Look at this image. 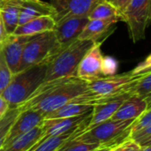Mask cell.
<instances>
[{
  "label": "cell",
  "mask_w": 151,
  "mask_h": 151,
  "mask_svg": "<svg viewBox=\"0 0 151 151\" xmlns=\"http://www.w3.org/2000/svg\"><path fill=\"white\" fill-rule=\"evenodd\" d=\"M88 92V81L77 76L43 81L17 109L19 111H38L43 116Z\"/></svg>",
  "instance_id": "6da1fadb"
},
{
  "label": "cell",
  "mask_w": 151,
  "mask_h": 151,
  "mask_svg": "<svg viewBox=\"0 0 151 151\" xmlns=\"http://www.w3.org/2000/svg\"><path fill=\"white\" fill-rule=\"evenodd\" d=\"M98 42L96 40H75L48 64L44 81L76 76L78 65L85 54Z\"/></svg>",
  "instance_id": "7a4b0ae2"
},
{
  "label": "cell",
  "mask_w": 151,
  "mask_h": 151,
  "mask_svg": "<svg viewBox=\"0 0 151 151\" xmlns=\"http://www.w3.org/2000/svg\"><path fill=\"white\" fill-rule=\"evenodd\" d=\"M47 64H40L14 74L2 93L10 109L17 108L44 81Z\"/></svg>",
  "instance_id": "3957f363"
},
{
  "label": "cell",
  "mask_w": 151,
  "mask_h": 151,
  "mask_svg": "<svg viewBox=\"0 0 151 151\" xmlns=\"http://www.w3.org/2000/svg\"><path fill=\"white\" fill-rule=\"evenodd\" d=\"M134 119L104 121L90 129H85L74 140L86 143H95L102 147H116L127 140L130 134V127Z\"/></svg>",
  "instance_id": "277c9868"
},
{
  "label": "cell",
  "mask_w": 151,
  "mask_h": 151,
  "mask_svg": "<svg viewBox=\"0 0 151 151\" xmlns=\"http://www.w3.org/2000/svg\"><path fill=\"white\" fill-rule=\"evenodd\" d=\"M59 51L53 30L34 35L24 47L19 72L40 64H48Z\"/></svg>",
  "instance_id": "5b68a950"
},
{
  "label": "cell",
  "mask_w": 151,
  "mask_h": 151,
  "mask_svg": "<svg viewBox=\"0 0 151 151\" xmlns=\"http://www.w3.org/2000/svg\"><path fill=\"white\" fill-rule=\"evenodd\" d=\"M145 74H134L130 71L121 74L100 77L88 81V88L91 94L96 96L130 94L133 96V91L136 83Z\"/></svg>",
  "instance_id": "8992f818"
},
{
  "label": "cell",
  "mask_w": 151,
  "mask_h": 151,
  "mask_svg": "<svg viewBox=\"0 0 151 151\" xmlns=\"http://www.w3.org/2000/svg\"><path fill=\"white\" fill-rule=\"evenodd\" d=\"M150 17V0H131L120 13L121 20L127 23L129 36L134 42L145 39Z\"/></svg>",
  "instance_id": "52a82bcc"
},
{
  "label": "cell",
  "mask_w": 151,
  "mask_h": 151,
  "mask_svg": "<svg viewBox=\"0 0 151 151\" xmlns=\"http://www.w3.org/2000/svg\"><path fill=\"white\" fill-rule=\"evenodd\" d=\"M104 0H50L57 22L69 17H88L91 11Z\"/></svg>",
  "instance_id": "ba28073f"
},
{
  "label": "cell",
  "mask_w": 151,
  "mask_h": 151,
  "mask_svg": "<svg viewBox=\"0 0 151 151\" xmlns=\"http://www.w3.org/2000/svg\"><path fill=\"white\" fill-rule=\"evenodd\" d=\"M88 21V17H69L56 23L53 31L60 51L78 39Z\"/></svg>",
  "instance_id": "9c48e42d"
},
{
  "label": "cell",
  "mask_w": 151,
  "mask_h": 151,
  "mask_svg": "<svg viewBox=\"0 0 151 151\" xmlns=\"http://www.w3.org/2000/svg\"><path fill=\"white\" fill-rule=\"evenodd\" d=\"M102 42H96L95 45L85 54L81 60L76 76L84 81H91L104 77L102 73V65L104 56L101 51Z\"/></svg>",
  "instance_id": "30bf717a"
},
{
  "label": "cell",
  "mask_w": 151,
  "mask_h": 151,
  "mask_svg": "<svg viewBox=\"0 0 151 151\" xmlns=\"http://www.w3.org/2000/svg\"><path fill=\"white\" fill-rule=\"evenodd\" d=\"M43 121V116L38 111H19L15 120L10 127L4 138L3 147L10 144L18 137L28 133L35 127L40 126Z\"/></svg>",
  "instance_id": "8fae6325"
},
{
  "label": "cell",
  "mask_w": 151,
  "mask_h": 151,
  "mask_svg": "<svg viewBox=\"0 0 151 151\" xmlns=\"http://www.w3.org/2000/svg\"><path fill=\"white\" fill-rule=\"evenodd\" d=\"M33 36L12 35L3 44L2 50L5 62L13 75L19 72L24 47Z\"/></svg>",
  "instance_id": "7c38bea8"
},
{
  "label": "cell",
  "mask_w": 151,
  "mask_h": 151,
  "mask_svg": "<svg viewBox=\"0 0 151 151\" xmlns=\"http://www.w3.org/2000/svg\"><path fill=\"white\" fill-rule=\"evenodd\" d=\"M92 114V111L87 114L67 118V119H44L41 127L43 129V137L42 139H48L52 136L62 134L65 132H68L77 127H79L83 122L90 119Z\"/></svg>",
  "instance_id": "4fadbf2b"
},
{
  "label": "cell",
  "mask_w": 151,
  "mask_h": 151,
  "mask_svg": "<svg viewBox=\"0 0 151 151\" xmlns=\"http://www.w3.org/2000/svg\"><path fill=\"white\" fill-rule=\"evenodd\" d=\"M89 120L90 119L83 122L79 127H77L68 132H65L62 134L52 136V137H50L45 140L41 139L27 151H58L65 144H66L67 142H69L72 140L78 137L87 128V127L89 123Z\"/></svg>",
  "instance_id": "5bb4252c"
},
{
  "label": "cell",
  "mask_w": 151,
  "mask_h": 151,
  "mask_svg": "<svg viewBox=\"0 0 151 151\" xmlns=\"http://www.w3.org/2000/svg\"><path fill=\"white\" fill-rule=\"evenodd\" d=\"M54 9L50 3L42 0H24L20 9L19 26L39 17H54Z\"/></svg>",
  "instance_id": "9a60e30c"
},
{
  "label": "cell",
  "mask_w": 151,
  "mask_h": 151,
  "mask_svg": "<svg viewBox=\"0 0 151 151\" xmlns=\"http://www.w3.org/2000/svg\"><path fill=\"white\" fill-rule=\"evenodd\" d=\"M148 108H150V104L138 97L131 96L123 102L118 111L111 118V120L124 121L135 119Z\"/></svg>",
  "instance_id": "2e32d148"
},
{
  "label": "cell",
  "mask_w": 151,
  "mask_h": 151,
  "mask_svg": "<svg viewBox=\"0 0 151 151\" xmlns=\"http://www.w3.org/2000/svg\"><path fill=\"white\" fill-rule=\"evenodd\" d=\"M131 96V95H124L109 103L94 106L92 109L91 119L86 129H90L104 121L111 119V118L118 111V109L123 104V102Z\"/></svg>",
  "instance_id": "e0dca14e"
},
{
  "label": "cell",
  "mask_w": 151,
  "mask_h": 151,
  "mask_svg": "<svg viewBox=\"0 0 151 151\" xmlns=\"http://www.w3.org/2000/svg\"><path fill=\"white\" fill-rule=\"evenodd\" d=\"M24 0H4L0 3V15L4 28L12 35L19 26L21 5Z\"/></svg>",
  "instance_id": "ac0fdd59"
},
{
  "label": "cell",
  "mask_w": 151,
  "mask_h": 151,
  "mask_svg": "<svg viewBox=\"0 0 151 151\" xmlns=\"http://www.w3.org/2000/svg\"><path fill=\"white\" fill-rule=\"evenodd\" d=\"M56 21L52 16H42L18 26L12 35L33 36L54 30Z\"/></svg>",
  "instance_id": "d6986e66"
},
{
  "label": "cell",
  "mask_w": 151,
  "mask_h": 151,
  "mask_svg": "<svg viewBox=\"0 0 151 151\" xmlns=\"http://www.w3.org/2000/svg\"><path fill=\"white\" fill-rule=\"evenodd\" d=\"M121 20L120 18H111L105 19H91L88 22L83 31L79 35V40H96L98 41L104 35H105L110 28L118 21Z\"/></svg>",
  "instance_id": "ffe728a7"
},
{
  "label": "cell",
  "mask_w": 151,
  "mask_h": 151,
  "mask_svg": "<svg viewBox=\"0 0 151 151\" xmlns=\"http://www.w3.org/2000/svg\"><path fill=\"white\" fill-rule=\"evenodd\" d=\"M43 137V129L40 126L28 133L18 137L10 144L0 149V151H27Z\"/></svg>",
  "instance_id": "44dd1931"
},
{
  "label": "cell",
  "mask_w": 151,
  "mask_h": 151,
  "mask_svg": "<svg viewBox=\"0 0 151 151\" xmlns=\"http://www.w3.org/2000/svg\"><path fill=\"white\" fill-rule=\"evenodd\" d=\"M93 107L88 105L75 104H67L61 108L49 112L43 115L44 119H67L73 117H78L91 111Z\"/></svg>",
  "instance_id": "7402d4cb"
},
{
  "label": "cell",
  "mask_w": 151,
  "mask_h": 151,
  "mask_svg": "<svg viewBox=\"0 0 151 151\" xmlns=\"http://www.w3.org/2000/svg\"><path fill=\"white\" fill-rule=\"evenodd\" d=\"M120 18V13L119 10L116 8L115 5H113L111 3H108L106 1L100 2L89 13L88 19H111V18ZM121 19V18H120Z\"/></svg>",
  "instance_id": "603a6c76"
},
{
  "label": "cell",
  "mask_w": 151,
  "mask_h": 151,
  "mask_svg": "<svg viewBox=\"0 0 151 151\" xmlns=\"http://www.w3.org/2000/svg\"><path fill=\"white\" fill-rule=\"evenodd\" d=\"M133 96L142 99L149 104L151 101V73H146L142 76L140 81L136 83L134 91Z\"/></svg>",
  "instance_id": "cb8c5ba5"
},
{
  "label": "cell",
  "mask_w": 151,
  "mask_h": 151,
  "mask_svg": "<svg viewBox=\"0 0 151 151\" xmlns=\"http://www.w3.org/2000/svg\"><path fill=\"white\" fill-rule=\"evenodd\" d=\"M128 140L133 141L141 148L151 147V126L130 132Z\"/></svg>",
  "instance_id": "d4e9b609"
},
{
  "label": "cell",
  "mask_w": 151,
  "mask_h": 151,
  "mask_svg": "<svg viewBox=\"0 0 151 151\" xmlns=\"http://www.w3.org/2000/svg\"><path fill=\"white\" fill-rule=\"evenodd\" d=\"M19 113V111L17 108H13V109H9V111L6 112V114L4 116V118L2 119V123L0 125V149L3 146L4 138L6 136V134H7L10 127L15 120V119Z\"/></svg>",
  "instance_id": "484cf974"
},
{
  "label": "cell",
  "mask_w": 151,
  "mask_h": 151,
  "mask_svg": "<svg viewBox=\"0 0 151 151\" xmlns=\"http://www.w3.org/2000/svg\"><path fill=\"white\" fill-rule=\"evenodd\" d=\"M2 47L3 46H0V96L6 88L13 76L5 62Z\"/></svg>",
  "instance_id": "4316f807"
},
{
  "label": "cell",
  "mask_w": 151,
  "mask_h": 151,
  "mask_svg": "<svg viewBox=\"0 0 151 151\" xmlns=\"http://www.w3.org/2000/svg\"><path fill=\"white\" fill-rule=\"evenodd\" d=\"M102 146L95 143H86L81 142H77L74 139L65 144L58 151H93Z\"/></svg>",
  "instance_id": "83f0119b"
},
{
  "label": "cell",
  "mask_w": 151,
  "mask_h": 151,
  "mask_svg": "<svg viewBox=\"0 0 151 151\" xmlns=\"http://www.w3.org/2000/svg\"><path fill=\"white\" fill-rule=\"evenodd\" d=\"M118 70V62L112 58H104L102 65L103 76H111L116 74Z\"/></svg>",
  "instance_id": "f1b7e54d"
},
{
  "label": "cell",
  "mask_w": 151,
  "mask_h": 151,
  "mask_svg": "<svg viewBox=\"0 0 151 151\" xmlns=\"http://www.w3.org/2000/svg\"><path fill=\"white\" fill-rule=\"evenodd\" d=\"M151 56L149 55L144 61L141 62L134 69L132 70V72L134 74H145L148 73H150L151 71Z\"/></svg>",
  "instance_id": "f546056e"
},
{
  "label": "cell",
  "mask_w": 151,
  "mask_h": 151,
  "mask_svg": "<svg viewBox=\"0 0 151 151\" xmlns=\"http://www.w3.org/2000/svg\"><path fill=\"white\" fill-rule=\"evenodd\" d=\"M120 151H142V148L131 140H127L119 145Z\"/></svg>",
  "instance_id": "4dcf8cb0"
},
{
  "label": "cell",
  "mask_w": 151,
  "mask_h": 151,
  "mask_svg": "<svg viewBox=\"0 0 151 151\" xmlns=\"http://www.w3.org/2000/svg\"><path fill=\"white\" fill-rule=\"evenodd\" d=\"M9 36L10 35L7 34L5 28H4V23H3V20H2L1 15H0V46H3V44L8 39Z\"/></svg>",
  "instance_id": "1f68e13d"
},
{
  "label": "cell",
  "mask_w": 151,
  "mask_h": 151,
  "mask_svg": "<svg viewBox=\"0 0 151 151\" xmlns=\"http://www.w3.org/2000/svg\"><path fill=\"white\" fill-rule=\"evenodd\" d=\"M10 107L8 103L4 100V98L0 96V119L4 118V116L6 114V112L9 111Z\"/></svg>",
  "instance_id": "d6a6232c"
},
{
  "label": "cell",
  "mask_w": 151,
  "mask_h": 151,
  "mask_svg": "<svg viewBox=\"0 0 151 151\" xmlns=\"http://www.w3.org/2000/svg\"><path fill=\"white\" fill-rule=\"evenodd\" d=\"M130 1L131 0H116L115 6L119 10V13H121L125 10V8L128 5V4L130 3Z\"/></svg>",
  "instance_id": "836d02e7"
},
{
  "label": "cell",
  "mask_w": 151,
  "mask_h": 151,
  "mask_svg": "<svg viewBox=\"0 0 151 151\" xmlns=\"http://www.w3.org/2000/svg\"><path fill=\"white\" fill-rule=\"evenodd\" d=\"M111 149H112L111 147H101V148H98V149H96V150L93 151H110Z\"/></svg>",
  "instance_id": "e575fe53"
},
{
  "label": "cell",
  "mask_w": 151,
  "mask_h": 151,
  "mask_svg": "<svg viewBox=\"0 0 151 151\" xmlns=\"http://www.w3.org/2000/svg\"><path fill=\"white\" fill-rule=\"evenodd\" d=\"M120 145V144H119ZM119 145H118V146H116V147H114V148H112L111 150L110 151H120V149H119Z\"/></svg>",
  "instance_id": "d590c367"
},
{
  "label": "cell",
  "mask_w": 151,
  "mask_h": 151,
  "mask_svg": "<svg viewBox=\"0 0 151 151\" xmlns=\"http://www.w3.org/2000/svg\"><path fill=\"white\" fill-rule=\"evenodd\" d=\"M104 1H106V2H108V3H111V4H112L113 5H115V3H116V0H104Z\"/></svg>",
  "instance_id": "8d00e7d4"
},
{
  "label": "cell",
  "mask_w": 151,
  "mask_h": 151,
  "mask_svg": "<svg viewBox=\"0 0 151 151\" xmlns=\"http://www.w3.org/2000/svg\"><path fill=\"white\" fill-rule=\"evenodd\" d=\"M142 151H151V147H146V148H142Z\"/></svg>",
  "instance_id": "74e56055"
},
{
  "label": "cell",
  "mask_w": 151,
  "mask_h": 151,
  "mask_svg": "<svg viewBox=\"0 0 151 151\" xmlns=\"http://www.w3.org/2000/svg\"><path fill=\"white\" fill-rule=\"evenodd\" d=\"M2 119H0V125H1V123H2Z\"/></svg>",
  "instance_id": "f35d334b"
},
{
  "label": "cell",
  "mask_w": 151,
  "mask_h": 151,
  "mask_svg": "<svg viewBox=\"0 0 151 151\" xmlns=\"http://www.w3.org/2000/svg\"><path fill=\"white\" fill-rule=\"evenodd\" d=\"M2 1H4V0H0V3H1V2H2Z\"/></svg>",
  "instance_id": "ab89813d"
}]
</instances>
